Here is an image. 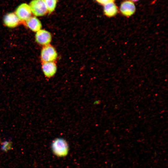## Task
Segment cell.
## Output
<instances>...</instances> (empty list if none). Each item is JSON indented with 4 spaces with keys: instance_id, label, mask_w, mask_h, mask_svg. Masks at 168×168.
Segmentation results:
<instances>
[{
    "instance_id": "6da1fadb",
    "label": "cell",
    "mask_w": 168,
    "mask_h": 168,
    "mask_svg": "<svg viewBox=\"0 0 168 168\" xmlns=\"http://www.w3.org/2000/svg\"><path fill=\"white\" fill-rule=\"evenodd\" d=\"M51 149L53 153L59 157L66 156L68 153L69 147L68 143L64 139L56 138L51 144Z\"/></svg>"
},
{
    "instance_id": "7a4b0ae2",
    "label": "cell",
    "mask_w": 168,
    "mask_h": 168,
    "mask_svg": "<svg viewBox=\"0 0 168 168\" xmlns=\"http://www.w3.org/2000/svg\"><path fill=\"white\" fill-rule=\"evenodd\" d=\"M29 6L32 13L36 16H44L48 12L43 0H32L30 2Z\"/></svg>"
},
{
    "instance_id": "3957f363",
    "label": "cell",
    "mask_w": 168,
    "mask_h": 168,
    "mask_svg": "<svg viewBox=\"0 0 168 168\" xmlns=\"http://www.w3.org/2000/svg\"><path fill=\"white\" fill-rule=\"evenodd\" d=\"M57 57V53L56 50L51 45L44 46L41 50V58L43 62H54Z\"/></svg>"
},
{
    "instance_id": "277c9868",
    "label": "cell",
    "mask_w": 168,
    "mask_h": 168,
    "mask_svg": "<svg viewBox=\"0 0 168 168\" xmlns=\"http://www.w3.org/2000/svg\"><path fill=\"white\" fill-rule=\"evenodd\" d=\"M32 12L28 4L24 3L20 5L15 11V14L21 21H26L29 18Z\"/></svg>"
},
{
    "instance_id": "5b68a950",
    "label": "cell",
    "mask_w": 168,
    "mask_h": 168,
    "mask_svg": "<svg viewBox=\"0 0 168 168\" xmlns=\"http://www.w3.org/2000/svg\"><path fill=\"white\" fill-rule=\"evenodd\" d=\"M35 38L37 43L44 46L49 44L52 40L50 33L44 30H40L37 31L35 35Z\"/></svg>"
},
{
    "instance_id": "8992f818",
    "label": "cell",
    "mask_w": 168,
    "mask_h": 168,
    "mask_svg": "<svg viewBox=\"0 0 168 168\" xmlns=\"http://www.w3.org/2000/svg\"><path fill=\"white\" fill-rule=\"evenodd\" d=\"M135 7L133 3L129 0L123 2L121 4L120 10L124 16L129 17L132 16L135 12Z\"/></svg>"
},
{
    "instance_id": "52a82bcc",
    "label": "cell",
    "mask_w": 168,
    "mask_h": 168,
    "mask_svg": "<svg viewBox=\"0 0 168 168\" xmlns=\"http://www.w3.org/2000/svg\"><path fill=\"white\" fill-rule=\"evenodd\" d=\"M42 68L44 75L50 78L54 76L57 71V66L54 62H43Z\"/></svg>"
},
{
    "instance_id": "ba28073f",
    "label": "cell",
    "mask_w": 168,
    "mask_h": 168,
    "mask_svg": "<svg viewBox=\"0 0 168 168\" xmlns=\"http://www.w3.org/2000/svg\"><path fill=\"white\" fill-rule=\"evenodd\" d=\"M20 20L16 15L12 12L6 14L4 16L3 21L5 25L10 28H14L17 26Z\"/></svg>"
},
{
    "instance_id": "9c48e42d",
    "label": "cell",
    "mask_w": 168,
    "mask_h": 168,
    "mask_svg": "<svg viewBox=\"0 0 168 168\" xmlns=\"http://www.w3.org/2000/svg\"><path fill=\"white\" fill-rule=\"evenodd\" d=\"M26 26L34 32L41 30L42 24L40 21L35 17H30L26 21Z\"/></svg>"
},
{
    "instance_id": "30bf717a",
    "label": "cell",
    "mask_w": 168,
    "mask_h": 168,
    "mask_svg": "<svg viewBox=\"0 0 168 168\" xmlns=\"http://www.w3.org/2000/svg\"><path fill=\"white\" fill-rule=\"evenodd\" d=\"M104 10L105 15L109 17L115 16L117 12V7L113 2L105 4Z\"/></svg>"
},
{
    "instance_id": "8fae6325",
    "label": "cell",
    "mask_w": 168,
    "mask_h": 168,
    "mask_svg": "<svg viewBox=\"0 0 168 168\" xmlns=\"http://www.w3.org/2000/svg\"><path fill=\"white\" fill-rule=\"evenodd\" d=\"M44 2L48 12L52 13L54 10L57 3V0H43Z\"/></svg>"
},
{
    "instance_id": "7c38bea8",
    "label": "cell",
    "mask_w": 168,
    "mask_h": 168,
    "mask_svg": "<svg viewBox=\"0 0 168 168\" xmlns=\"http://www.w3.org/2000/svg\"><path fill=\"white\" fill-rule=\"evenodd\" d=\"M11 146V143L9 142L5 141L3 143L2 146V149L4 151L7 150L10 148Z\"/></svg>"
},
{
    "instance_id": "4fadbf2b",
    "label": "cell",
    "mask_w": 168,
    "mask_h": 168,
    "mask_svg": "<svg viewBox=\"0 0 168 168\" xmlns=\"http://www.w3.org/2000/svg\"><path fill=\"white\" fill-rule=\"evenodd\" d=\"M114 0H96L99 3L101 4H105L107 3L113 2Z\"/></svg>"
},
{
    "instance_id": "5bb4252c",
    "label": "cell",
    "mask_w": 168,
    "mask_h": 168,
    "mask_svg": "<svg viewBox=\"0 0 168 168\" xmlns=\"http://www.w3.org/2000/svg\"><path fill=\"white\" fill-rule=\"evenodd\" d=\"M133 1L136 2L138 1V0H132Z\"/></svg>"
},
{
    "instance_id": "9a60e30c",
    "label": "cell",
    "mask_w": 168,
    "mask_h": 168,
    "mask_svg": "<svg viewBox=\"0 0 168 168\" xmlns=\"http://www.w3.org/2000/svg\"></svg>"
}]
</instances>
